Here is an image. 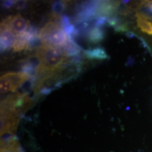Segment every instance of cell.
I'll return each instance as SVG.
<instances>
[{"label": "cell", "instance_id": "ba28073f", "mask_svg": "<svg viewBox=\"0 0 152 152\" xmlns=\"http://www.w3.org/2000/svg\"><path fill=\"white\" fill-rule=\"evenodd\" d=\"M84 53L87 58L91 59L103 60L105 59L108 57V55L105 53V50L102 48H96L86 50Z\"/></svg>", "mask_w": 152, "mask_h": 152}, {"label": "cell", "instance_id": "7c38bea8", "mask_svg": "<svg viewBox=\"0 0 152 152\" xmlns=\"http://www.w3.org/2000/svg\"><path fill=\"white\" fill-rule=\"evenodd\" d=\"M65 8V5L63 2H55L54 5L53 6V11H54V14H60Z\"/></svg>", "mask_w": 152, "mask_h": 152}, {"label": "cell", "instance_id": "6da1fadb", "mask_svg": "<svg viewBox=\"0 0 152 152\" xmlns=\"http://www.w3.org/2000/svg\"><path fill=\"white\" fill-rule=\"evenodd\" d=\"M39 64L36 76L41 77L57 75L68 60V56L63 49L47 44H42L36 51Z\"/></svg>", "mask_w": 152, "mask_h": 152}, {"label": "cell", "instance_id": "7a4b0ae2", "mask_svg": "<svg viewBox=\"0 0 152 152\" xmlns=\"http://www.w3.org/2000/svg\"><path fill=\"white\" fill-rule=\"evenodd\" d=\"M29 27L28 22L19 14L7 16L1 23V29H10L16 36L25 32Z\"/></svg>", "mask_w": 152, "mask_h": 152}, {"label": "cell", "instance_id": "9a60e30c", "mask_svg": "<svg viewBox=\"0 0 152 152\" xmlns=\"http://www.w3.org/2000/svg\"></svg>", "mask_w": 152, "mask_h": 152}, {"label": "cell", "instance_id": "4fadbf2b", "mask_svg": "<svg viewBox=\"0 0 152 152\" xmlns=\"http://www.w3.org/2000/svg\"><path fill=\"white\" fill-rule=\"evenodd\" d=\"M147 8V10L150 13L152 14V1H147L146 2L142 3Z\"/></svg>", "mask_w": 152, "mask_h": 152}, {"label": "cell", "instance_id": "8fae6325", "mask_svg": "<svg viewBox=\"0 0 152 152\" xmlns=\"http://www.w3.org/2000/svg\"><path fill=\"white\" fill-rule=\"evenodd\" d=\"M0 90L1 93L5 94L11 90L10 82L4 75L1 77L0 80Z\"/></svg>", "mask_w": 152, "mask_h": 152}, {"label": "cell", "instance_id": "9c48e42d", "mask_svg": "<svg viewBox=\"0 0 152 152\" xmlns=\"http://www.w3.org/2000/svg\"><path fill=\"white\" fill-rule=\"evenodd\" d=\"M28 42L29 39L28 38L26 32L16 36L15 42L13 46L14 51L18 52L24 49H27Z\"/></svg>", "mask_w": 152, "mask_h": 152}, {"label": "cell", "instance_id": "52a82bcc", "mask_svg": "<svg viewBox=\"0 0 152 152\" xmlns=\"http://www.w3.org/2000/svg\"><path fill=\"white\" fill-rule=\"evenodd\" d=\"M61 24L59 23L56 22H50L46 24V25L43 27V28L40 31L38 34V37L40 40L44 41L46 38L49 36V34L53 32L54 30L58 28L61 27Z\"/></svg>", "mask_w": 152, "mask_h": 152}, {"label": "cell", "instance_id": "8992f818", "mask_svg": "<svg viewBox=\"0 0 152 152\" xmlns=\"http://www.w3.org/2000/svg\"><path fill=\"white\" fill-rule=\"evenodd\" d=\"M136 16L138 27L142 32L152 35V23L149 20L148 16L141 12L137 13Z\"/></svg>", "mask_w": 152, "mask_h": 152}, {"label": "cell", "instance_id": "3957f363", "mask_svg": "<svg viewBox=\"0 0 152 152\" xmlns=\"http://www.w3.org/2000/svg\"><path fill=\"white\" fill-rule=\"evenodd\" d=\"M4 75L10 82L12 92H15L29 78V75L25 72H10Z\"/></svg>", "mask_w": 152, "mask_h": 152}, {"label": "cell", "instance_id": "30bf717a", "mask_svg": "<svg viewBox=\"0 0 152 152\" xmlns=\"http://www.w3.org/2000/svg\"><path fill=\"white\" fill-rule=\"evenodd\" d=\"M104 33L101 27H94L88 34V39L92 43L96 44L100 42L104 38Z\"/></svg>", "mask_w": 152, "mask_h": 152}, {"label": "cell", "instance_id": "277c9868", "mask_svg": "<svg viewBox=\"0 0 152 152\" xmlns=\"http://www.w3.org/2000/svg\"><path fill=\"white\" fill-rule=\"evenodd\" d=\"M16 36L10 29L1 30V50L4 51L10 49L15 42Z\"/></svg>", "mask_w": 152, "mask_h": 152}, {"label": "cell", "instance_id": "5b68a950", "mask_svg": "<svg viewBox=\"0 0 152 152\" xmlns=\"http://www.w3.org/2000/svg\"><path fill=\"white\" fill-rule=\"evenodd\" d=\"M117 7V3L112 2L110 1H104L99 2L98 9L96 10V15L99 17L112 16Z\"/></svg>", "mask_w": 152, "mask_h": 152}, {"label": "cell", "instance_id": "5bb4252c", "mask_svg": "<svg viewBox=\"0 0 152 152\" xmlns=\"http://www.w3.org/2000/svg\"><path fill=\"white\" fill-rule=\"evenodd\" d=\"M14 1H4V2L3 3V5L6 8H9V7H11V6L12 5V4L14 3Z\"/></svg>", "mask_w": 152, "mask_h": 152}]
</instances>
